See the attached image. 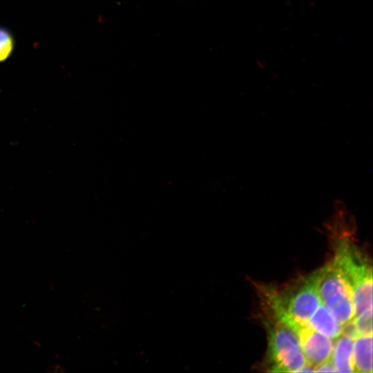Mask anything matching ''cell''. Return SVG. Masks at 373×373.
<instances>
[{"label": "cell", "mask_w": 373, "mask_h": 373, "mask_svg": "<svg viewBox=\"0 0 373 373\" xmlns=\"http://www.w3.org/2000/svg\"><path fill=\"white\" fill-rule=\"evenodd\" d=\"M325 265L279 291L271 287L267 305L271 314L294 330L299 325L310 327L309 320L321 303L319 285Z\"/></svg>", "instance_id": "2"}, {"label": "cell", "mask_w": 373, "mask_h": 373, "mask_svg": "<svg viewBox=\"0 0 373 373\" xmlns=\"http://www.w3.org/2000/svg\"><path fill=\"white\" fill-rule=\"evenodd\" d=\"M15 46V41L11 32L0 26V63L6 61L12 55Z\"/></svg>", "instance_id": "9"}, {"label": "cell", "mask_w": 373, "mask_h": 373, "mask_svg": "<svg viewBox=\"0 0 373 373\" xmlns=\"http://www.w3.org/2000/svg\"><path fill=\"white\" fill-rule=\"evenodd\" d=\"M309 323L313 329L331 339L337 338L341 335L342 325L323 303L312 315Z\"/></svg>", "instance_id": "6"}, {"label": "cell", "mask_w": 373, "mask_h": 373, "mask_svg": "<svg viewBox=\"0 0 373 373\" xmlns=\"http://www.w3.org/2000/svg\"><path fill=\"white\" fill-rule=\"evenodd\" d=\"M296 335L308 363L315 367L331 358L333 342L330 338L311 327H303Z\"/></svg>", "instance_id": "5"}, {"label": "cell", "mask_w": 373, "mask_h": 373, "mask_svg": "<svg viewBox=\"0 0 373 373\" xmlns=\"http://www.w3.org/2000/svg\"><path fill=\"white\" fill-rule=\"evenodd\" d=\"M48 372H63L64 368L59 364H54L48 367Z\"/></svg>", "instance_id": "13"}, {"label": "cell", "mask_w": 373, "mask_h": 373, "mask_svg": "<svg viewBox=\"0 0 373 373\" xmlns=\"http://www.w3.org/2000/svg\"><path fill=\"white\" fill-rule=\"evenodd\" d=\"M354 372H372V334L358 336L353 343Z\"/></svg>", "instance_id": "8"}, {"label": "cell", "mask_w": 373, "mask_h": 373, "mask_svg": "<svg viewBox=\"0 0 373 373\" xmlns=\"http://www.w3.org/2000/svg\"><path fill=\"white\" fill-rule=\"evenodd\" d=\"M353 224L344 203L335 201L334 213L329 224L337 240L333 260L351 287L356 317L372 307V269L367 256L351 238Z\"/></svg>", "instance_id": "1"}, {"label": "cell", "mask_w": 373, "mask_h": 373, "mask_svg": "<svg viewBox=\"0 0 373 373\" xmlns=\"http://www.w3.org/2000/svg\"><path fill=\"white\" fill-rule=\"evenodd\" d=\"M318 291L321 303L341 325L354 317L351 287L333 260L325 265Z\"/></svg>", "instance_id": "4"}, {"label": "cell", "mask_w": 373, "mask_h": 373, "mask_svg": "<svg viewBox=\"0 0 373 373\" xmlns=\"http://www.w3.org/2000/svg\"><path fill=\"white\" fill-rule=\"evenodd\" d=\"M316 372H336V369L333 365L331 358L324 361L323 363L316 365L314 367V371Z\"/></svg>", "instance_id": "12"}, {"label": "cell", "mask_w": 373, "mask_h": 373, "mask_svg": "<svg viewBox=\"0 0 373 373\" xmlns=\"http://www.w3.org/2000/svg\"><path fill=\"white\" fill-rule=\"evenodd\" d=\"M263 323L268 340L265 360L267 371L298 372L307 361L296 334L266 314Z\"/></svg>", "instance_id": "3"}, {"label": "cell", "mask_w": 373, "mask_h": 373, "mask_svg": "<svg viewBox=\"0 0 373 373\" xmlns=\"http://www.w3.org/2000/svg\"><path fill=\"white\" fill-rule=\"evenodd\" d=\"M341 334L353 341L361 336L353 318L342 325Z\"/></svg>", "instance_id": "11"}, {"label": "cell", "mask_w": 373, "mask_h": 373, "mask_svg": "<svg viewBox=\"0 0 373 373\" xmlns=\"http://www.w3.org/2000/svg\"><path fill=\"white\" fill-rule=\"evenodd\" d=\"M314 371V366L306 362L305 364L298 370V372H308Z\"/></svg>", "instance_id": "14"}, {"label": "cell", "mask_w": 373, "mask_h": 373, "mask_svg": "<svg viewBox=\"0 0 373 373\" xmlns=\"http://www.w3.org/2000/svg\"><path fill=\"white\" fill-rule=\"evenodd\" d=\"M353 343V340L343 335L333 345L331 359L336 372H354Z\"/></svg>", "instance_id": "7"}, {"label": "cell", "mask_w": 373, "mask_h": 373, "mask_svg": "<svg viewBox=\"0 0 373 373\" xmlns=\"http://www.w3.org/2000/svg\"><path fill=\"white\" fill-rule=\"evenodd\" d=\"M353 319L361 336L372 334V307Z\"/></svg>", "instance_id": "10"}]
</instances>
